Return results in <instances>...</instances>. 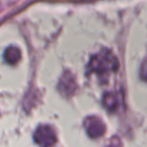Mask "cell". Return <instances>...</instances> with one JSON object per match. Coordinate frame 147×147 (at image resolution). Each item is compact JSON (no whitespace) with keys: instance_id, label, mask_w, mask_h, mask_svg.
<instances>
[{"instance_id":"obj_1","label":"cell","mask_w":147,"mask_h":147,"mask_svg":"<svg viewBox=\"0 0 147 147\" xmlns=\"http://www.w3.org/2000/svg\"><path fill=\"white\" fill-rule=\"evenodd\" d=\"M118 69V61L110 51H100L95 55L90 61V71L96 73L100 76L114 71Z\"/></svg>"},{"instance_id":"obj_2","label":"cell","mask_w":147,"mask_h":147,"mask_svg":"<svg viewBox=\"0 0 147 147\" xmlns=\"http://www.w3.org/2000/svg\"><path fill=\"white\" fill-rule=\"evenodd\" d=\"M34 140L41 147H51L55 143L57 136L55 131L51 127L47 125H42L35 131Z\"/></svg>"},{"instance_id":"obj_3","label":"cell","mask_w":147,"mask_h":147,"mask_svg":"<svg viewBox=\"0 0 147 147\" xmlns=\"http://www.w3.org/2000/svg\"><path fill=\"white\" fill-rule=\"evenodd\" d=\"M85 127L88 132L89 136L92 138H98L101 137L105 132V125L102 121L97 117H89L85 121Z\"/></svg>"},{"instance_id":"obj_4","label":"cell","mask_w":147,"mask_h":147,"mask_svg":"<svg viewBox=\"0 0 147 147\" xmlns=\"http://www.w3.org/2000/svg\"><path fill=\"white\" fill-rule=\"evenodd\" d=\"M76 89V82H75V78L71 76V74L65 73L63 77H61V81H59V90L61 94L65 96H71Z\"/></svg>"},{"instance_id":"obj_5","label":"cell","mask_w":147,"mask_h":147,"mask_svg":"<svg viewBox=\"0 0 147 147\" xmlns=\"http://www.w3.org/2000/svg\"><path fill=\"white\" fill-rule=\"evenodd\" d=\"M103 104L109 111H115L119 106V97L114 93H107L103 98Z\"/></svg>"},{"instance_id":"obj_6","label":"cell","mask_w":147,"mask_h":147,"mask_svg":"<svg viewBox=\"0 0 147 147\" xmlns=\"http://www.w3.org/2000/svg\"><path fill=\"white\" fill-rule=\"evenodd\" d=\"M4 59H6V61L10 65H14L20 59V51L17 47H10L5 51L4 53Z\"/></svg>"},{"instance_id":"obj_7","label":"cell","mask_w":147,"mask_h":147,"mask_svg":"<svg viewBox=\"0 0 147 147\" xmlns=\"http://www.w3.org/2000/svg\"><path fill=\"white\" fill-rule=\"evenodd\" d=\"M141 76L144 80H147V59L144 61L142 65V69H141Z\"/></svg>"},{"instance_id":"obj_8","label":"cell","mask_w":147,"mask_h":147,"mask_svg":"<svg viewBox=\"0 0 147 147\" xmlns=\"http://www.w3.org/2000/svg\"><path fill=\"white\" fill-rule=\"evenodd\" d=\"M116 142H117V141H113V142H112V144H111L109 147H121L120 143L118 142V143H117V145H116Z\"/></svg>"}]
</instances>
